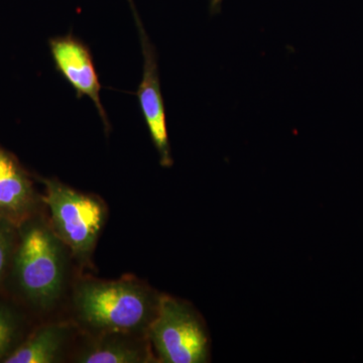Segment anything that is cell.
I'll list each match as a JSON object with an SVG mask.
<instances>
[{"label": "cell", "instance_id": "cell-2", "mask_svg": "<svg viewBox=\"0 0 363 363\" xmlns=\"http://www.w3.org/2000/svg\"><path fill=\"white\" fill-rule=\"evenodd\" d=\"M162 295L133 276L113 281L78 277L70 291L72 320L83 333L123 332L147 335Z\"/></svg>", "mask_w": 363, "mask_h": 363}, {"label": "cell", "instance_id": "cell-8", "mask_svg": "<svg viewBox=\"0 0 363 363\" xmlns=\"http://www.w3.org/2000/svg\"><path fill=\"white\" fill-rule=\"evenodd\" d=\"M49 45L56 68L76 91L78 98H90L108 133L111 125L100 98L101 84L89 49L72 35L54 38Z\"/></svg>", "mask_w": 363, "mask_h": 363}, {"label": "cell", "instance_id": "cell-9", "mask_svg": "<svg viewBox=\"0 0 363 363\" xmlns=\"http://www.w3.org/2000/svg\"><path fill=\"white\" fill-rule=\"evenodd\" d=\"M81 330L73 320H40L4 363H59L70 357Z\"/></svg>", "mask_w": 363, "mask_h": 363}, {"label": "cell", "instance_id": "cell-1", "mask_svg": "<svg viewBox=\"0 0 363 363\" xmlns=\"http://www.w3.org/2000/svg\"><path fill=\"white\" fill-rule=\"evenodd\" d=\"M73 257L40 212L18 226V240L4 293L38 321L64 303L71 291Z\"/></svg>", "mask_w": 363, "mask_h": 363}, {"label": "cell", "instance_id": "cell-7", "mask_svg": "<svg viewBox=\"0 0 363 363\" xmlns=\"http://www.w3.org/2000/svg\"><path fill=\"white\" fill-rule=\"evenodd\" d=\"M45 210L30 173L0 145V218L20 226Z\"/></svg>", "mask_w": 363, "mask_h": 363}, {"label": "cell", "instance_id": "cell-3", "mask_svg": "<svg viewBox=\"0 0 363 363\" xmlns=\"http://www.w3.org/2000/svg\"><path fill=\"white\" fill-rule=\"evenodd\" d=\"M39 180L44 186L43 202L52 228L69 248L79 267L93 269V255L108 217L106 203L58 179Z\"/></svg>", "mask_w": 363, "mask_h": 363}, {"label": "cell", "instance_id": "cell-10", "mask_svg": "<svg viewBox=\"0 0 363 363\" xmlns=\"http://www.w3.org/2000/svg\"><path fill=\"white\" fill-rule=\"evenodd\" d=\"M37 322L23 306L0 292V363L18 350Z\"/></svg>", "mask_w": 363, "mask_h": 363}, {"label": "cell", "instance_id": "cell-11", "mask_svg": "<svg viewBox=\"0 0 363 363\" xmlns=\"http://www.w3.org/2000/svg\"><path fill=\"white\" fill-rule=\"evenodd\" d=\"M18 240V227L0 218V292L4 288Z\"/></svg>", "mask_w": 363, "mask_h": 363}, {"label": "cell", "instance_id": "cell-5", "mask_svg": "<svg viewBox=\"0 0 363 363\" xmlns=\"http://www.w3.org/2000/svg\"><path fill=\"white\" fill-rule=\"evenodd\" d=\"M135 21L143 57V79L138 89V102L150 138L159 154L160 164L164 168H171L174 160L169 145L168 121L157 68V52L145 28L136 16Z\"/></svg>", "mask_w": 363, "mask_h": 363}, {"label": "cell", "instance_id": "cell-12", "mask_svg": "<svg viewBox=\"0 0 363 363\" xmlns=\"http://www.w3.org/2000/svg\"><path fill=\"white\" fill-rule=\"evenodd\" d=\"M222 0H211L210 2V9H211V13H216L220 11V6Z\"/></svg>", "mask_w": 363, "mask_h": 363}, {"label": "cell", "instance_id": "cell-4", "mask_svg": "<svg viewBox=\"0 0 363 363\" xmlns=\"http://www.w3.org/2000/svg\"><path fill=\"white\" fill-rule=\"evenodd\" d=\"M147 336L157 362H211L206 322L187 301L164 294Z\"/></svg>", "mask_w": 363, "mask_h": 363}, {"label": "cell", "instance_id": "cell-6", "mask_svg": "<svg viewBox=\"0 0 363 363\" xmlns=\"http://www.w3.org/2000/svg\"><path fill=\"white\" fill-rule=\"evenodd\" d=\"M69 360L76 363H157L145 334L81 332Z\"/></svg>", "mask_w": 363, "mask_h": 363}]
</instances>
